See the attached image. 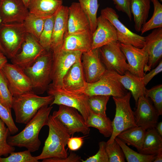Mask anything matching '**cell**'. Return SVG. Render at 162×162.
I'll use <instances>...</instances> for the list:
<instances>
[{
	"label": "cell",
	"mask_w": 162,
	"mask_h": 162,
	"mask_svg": "<svg viewBox=\"0 0 162 162\" xmlns=\"http://www.w3.org/2000/svg\"><path fill=\"white\" fill-rule=\"evenodd\" d=\"M162 71V61L161 60L158 65L154 69L152 70L148 73L145 74L142 78V80L146 86L152 78Z\"/></svg>",
	"instance_id": "obj_47"
},
{
	"label": "cell",
	"mask_w": 162,
	"mask_h": 162,
	"mask_svg": "<svg viewBox=\"0 0 162 162\" xmlns=\"http://www.w3.org/2000/svg\"><path fill=\"white\" fill-rule=\"evenodd\" d=\"M117 41L116 29L107 19L100 15L97 19V26L92 34L91 50L99 48Z\"/></svg>",
	"instance_id": "obj_20"
},
{
	"label": "cell",
	"mask_w": 162,
	"mask_h": 162,
	"mask_svg": "<svg viewBox=\"0 0 162 162\" xmlns=\"http://www.w3.org/2000/svg\"><path fill=\"white\" fill-rule=\"evenodd\" d=\"M120 46L128 62V70L142 78L145 74L144 68L148 61V55L146 50L143 47L140 48L120 43Z\"/></svg>",
	"instance_id": "obj_15"
},
{
	"label": "cell",
	"mask_w": 162,
	"mask_h": 162,
	"mask_svg": "<svg viewBox=\"0 0 162 162\" xmlns=\"http://www.w3.org/2000/svg\"><path fill=\"white\" fill-rule=\"evenodd\" d=\"M101 15L109 20L115 27L118 41L140 48L143 47L145 37L132 32L124 25L119 20L118 15L114 9L106 7L101 10Z\"/></svg>",
	"instance_id": "obj_12"
},
{
	"label": "cell",
	"mask_w": 162,
	"mask_h": 162,
	"mask_svg": "<svg viewBox=\"0 0 162 162\" xmlns=\"http://www.w3.org/2000/svg\"><path fill=\"white\" fill-rule=\"evenodd\" d=\"M59 106L58 110L54 111L52 115L70 135L76 133L85 135L89 134L90 128L83 117L76 109L64 105Z\"/></svg>",
	"instance_id": "obj_10"
},
{
	"label": "cell",
	"mask_w": 162,
	"mask_h": 162,
	"mask_svg": "<svg viewBox=\"0 0 162 162\" xmlns=\"http://www.w3.org/2000/svg\"><path fill=\"white\" fill-rule=\"evenodd\" d=\"M46 51L39 40L27 33L20 50L11 59L12 63L24 70L32 64Z\"/></svg>",
	"instance_id": "obj_14"
},
{
	"label": "cell",
	"mask_w": 162,
	"mask_h": 162,
	"mask_svg": "<svg viewBox=\"0 0 162 162\" xmlns=\"http://www.w3.org/2000/svg\"><path fill=\"white\" fill-rule=\"evenodd\" d=\"M145 97L150 98L159 116L162 115V85L160 84L150 89H146Z\"/></svg>",
	"instance_id": "obj_41"
},
{
	"label": "cell",
	"mask_w": 162,
	"mask_h": 162,
	"mask_svg": "<svg viewBox=\"0 0 162 162\" xmlns=\"http://www.w3.org/2000/svg\"><path fill=\"white\" fill-rule=\"evenodd\" d=\"M86 122L88 127L97 129L105 137H110L112 134V121L107 116L95 113L90 110Z\"/></svg>",
	"instance_id": "obj_30"
},
{
	"label": "cell",
	"mask_w": 162,
	"mask_h": 162,
	"mask_svg": "<svg viewBox=\"0 0 162 162\" xmlns=\"http://www.w3.org/2000/svg\"><path fill=\"white\" fill-rule=\"evenodd\" d=\"M25 5L27 7L30 0H22Z\"/></svg>",
	"instance_id": "obj_51"
},
{
	"label": "cell",
	"mask_w": 162,
	"mask_h": 162,
	"mask_svg": "<svg viewBox=\"0 0 162 162\" xmlns=\"http://www.w3.org/2000/svg\"><path fill=\"white\" fill-rule=\"evenodd\" d=\"M29 12L22 0H0L2 23H23Z\"/></svg>",
	"instance_id": "obj_18"
},
{
	"label": "cell",
	"mask_w": 162,
	"mask_h": 162,
	"mask_svg": "<svg viewBox=\"0 0 162 162\" xmlns=\"http://www.w3.org/2000/svg\"><path fill=\"white\" fill-rule=\"evenodd\" d=\"M45 19L29 13L23 24L26 32L39 40L44 27Z\"/></svg>",
	"instance_id": "obj_32"
},
{
	"label": "cell",
	"mask_w": 162,
	"mask_h": 162,
	"mask_svg": "<svg viewBox=\"0 0 162 162\" xmlns=\"http://www.w3.org/2000/svg\"><path fill=\"white\" fill-rule=\"evenodd\" d=\"M160 0V1L162 2V0Z\"/></svg>",
	"instance_id": "obj_53"
},
{
	"label": "cell",
	"mask_w": 162,
	"mask_h": 162,
	"mask_svg": "<svg viewBox=\"0 0 162 162\" xmlns=\"http://www.w3.org/2000/svg\"><path fill=\"white\" fill-rule=\"evenodd\" d=\"M36 156H33L27 150L24 151L13 152L5 158L0 157V162H38Z\"/></svg>",
	"instance_id": "obj_39"
},
{
	"label": "cell",
	"mask_w": 162,
	"mask_h": 162,
	"mask_svg": "<svg viewBox=\"0 0 162 162\" xmlns=\"http://www.w3.org/2000/svg\"><path fill=\"white\" fill-rule=\"evenodd\" d=\"M13 98L6 78L2 70L0 69V102L8 109L11 110Z\"/></svg>",
	"instance_id": "obj_38"
},
{
	"label": "cell",
	"mask_w": 162,
	"mask_h": 162,
	"mask_svg": "<svg viewBox=\"0 0 162 162\" xmlns=\"http://www.w3.org/2000/svg\"><path fill=\"white\" fill-rule=\"evenodd\" d=\"M130 92L124 96L112 97L116 105V113L112 125L113 131L107 144L112 143L118 135L122 132L131 128L137 126L133 111L130 106Z\"/></svg>",
	"instance_id": "obj_5"
},
{
	"label": "cell",
	"mask_w": 162,
	"mask_h": 162,
	"mask_svg": "<svg viewBox=\"0 0 162 162\" xmlns=\"http://www.w3.org/2000/svg\"><path fill=\"white\" fill-rule=\"evenodd\" d=\"M47 126L48 136L45 140L41 153L37 156L38 160L51 158H64L68 156L65 148L70 135L59 122L50 115Z\"/></svg>",
	"instance_id": "obj_2"
},
{
	"label": "cell",
	"mask_w": 162,
	"mask_h": 162,
	"mask_svg": "<svg viewBox=\"0 0 162 162\" xmlns=\"http://www.w3.org/2000/svg\"><path fill=\"white\" fill-rule=\"evenodd\" d=\"M52 108V106H48L41 108L22 130L17 134L8 136V143L14 147L25 148L31 152L38 151L41 144L39 133L44 126L47 125Z\"/></svg>",
	"instance_id": "obj_1"
},
{
	"label": "cell",
	"mask_w": 162,
	"mask_h": 162,
	"mask_svg": "<svg viewBox=\"0 0 162 162\" xmlns=\"http://www.w3.org/2000/svg\"><path fill=\"white\" fill-rule=\"evenodd\" d=\"M143 48L148 55L147 65L144 68L145 73L150 71L161 60L162 57V28L154 29L145 37Z\"/></svg>",
	"instance_id": "obj_19"
},
{
	"label": "cell",
	"mask_w": 162,
	"mask_h": 162,
	"mask_svg": "<svg viewBox=\"0 0 162 162\" xmlns=\"http://www.w3.org/2000/svg\"><path fill=\"white\" fill-rule=\"evenodd\" d=\"M151 0H131L130 8L136 31L141 32L146 22L150 8Z\"/></svg>",
	"instance_id": "obj_27"
},
{
	"label": "cell",
	"mask_w": 162,
	"mask_h": 162,
	"mask_svg": "<svg viewBox=\"0 0 162 162\" xmlns=\"http://www.w3.org/2000/svg\"><path fill=\"white\" fill-rule=\"evenodd\" d=\"M146 131L143 128L137 126L123 131L117 137L128 146L136 148L139 152L142 148Z\"/></svg>",
	"instance_id": "obj_29"
},
{
	"label": "cell",
	"mask_w": 162,
	"mask_h": 162,
	"mask_svg": "<svg viewBox=\"0 0 162 162\" xmlns=\"http://www.w3.org/2000/svg\"><path fill=\"white\" fill-rule=\"evenodd\" d=\"M105 149L109 158V162H124L125 157L121 147L115 140L112 143L107 144Z\"/></svg>",
	"instance_id": "obj_40"
},
{
	"label": "cell",
	"mask_w": 162,
	"mask_h": 162,
	"mask_svg": "<svg viewBox=\"0 0 162 162\" xmlns=\"http://www.w3.org/2000/svg\"><path fill=\"white\" fill-rule=\"evenodd\" d=\"M63 0H30L29 13L44 19L56 15L62 5Z\"/></svg>",
	"instance_id": "obj_25"
},
{
	"label": "cell",
	"mask_w": 162,
	"mask_h": 162,
	"mask_svg": "<svg viewBox=\"0 0 162 162\" xmlns=\"http://www.w3.org/2000/svg\"><path fill=\"white\" fill-rule=\"evenodd\" d=\"M100 59L106 69L123 75L128 70L126 58L122 51L120 43L112 42L99 48Z\"/></svg>",
	"instance_id": "obj_11"
},
{
	"label": "cell",
	"mask_w": 162,
	"mask_h": 162,
	"mask_svg": "<svg viewBox=\"0 0 162 162\" xmlns=\"http://www.w3.org/2000/svg\"><path fill=\"white\" fill-rule=\"evenodd\" d=\"M110 96L101 95L88 96V104L90 110L95 113L106 116V105Z\"/></svg>",
	"instance_id": "obj_35"
},
{
	"label": "cell",
	"mask_w": 162,
	"mask_h": 162,
	"mask_svg": "<svg viewBox=\"0 0 162 162\" xmlns=\"http://www.w3.org/2000/svg\"><path fill=\"white\" fill-rule=\"evenodd\" d=\"M154 6L152 17L142 26L141 31V34L150 31L162 28V4L158 0H151Z\"/></svg>",
	"instance_id": "obj_34"
},
{
	"label": "cell",
	"mask_w": 162,
	"mask_h": 162,
	"mask_svg": "<svg viewBox=\"0 0 162 162\" xmlns=\"http://www.w3.org/2000/svg\"><path fill=\"white\" fill-rule=\"evenodd\" d=\"M87 83L80 60L74 63L64 76L63 88L73 92L80 93L85 88Z\"/></svg>",
	"instance_id": "obj_22"
},
{
	"label": "cell",
	"mask_w": 162,
	"mask_h": 162,
	"mask_svg": "<svg viewBox=\"0 0 162 162\" xmlns=\"http://www.w3.org/2000/svg\"><path fill=\"white\" fill-rule=\"evenodd\" d=\"M2 69L13 97L33 92L31 81L23 70L14 64L8 62Z\"/></svg>",
	"instance_id": "obj_13"
},
{
	"label": "cell",
	"mask_w": 162,
	"mask_h": 162,
	"mask_svg": "<svg viewBox=\"0 0 162 162\" xmlns=\"http://www.w3.org/2000/svg\"><path fill=\"white\" fill-rule=\"evenodd\" d=\"M117 73L106 69L101 78L92 83H87L84 89L80 93L88 96L94 95H105L114 97H122L128 92L119 81Z\"/></svg>",
	"instance_id": "obj_6"
},
{
	"label": "cell",
	"mask_w": 162,
	"mask_h": 162,
	"mask_svg": "<svg viewBox=\"0 0 162 162\" xmlns=\"http://www.w3.org/2000/svg\"><path fill=\"white\" fill-rule=\"evenodd\" d=\"M117 76L124 88L130 91L136 104L139 97L145 95L146 88L141 78L135 75L128 70L126 71L123 75L117 74Z\"/></svg>",
	"instance_id": "obj_26"
},
{
	"label": "cell",
	"mask_w": 162,
	"mask_h": 162,
	"mask_svg": "<svg viewBox=\"0 0 162 162\" xmlns=\"http://www.w3.org/2000/svg\"><path fill=\"white\" fill-rule=\"evenodd\" d=\"M92 34L90 30L72 33L65 36L61 49L82 52L91 50Z\"/></svg>",
	"instance_id": "obj_24"
},
{
	"label": "cell",
	"mask_w": 162,
	"mask_h": 162,
	"mask_svg": "<svg viewBox=\"0 0 162 162\" xmlns=\"http://www.w3.org/2000/svg\"><path fill=\"white\" fill-rule=\"evenodd\" d=\"M117 10L123 12L127 15L131 20L132 14L130 8L131 0H112Z\"/></svg>",
	"instance_id": "obj_44"
},
{
	"label": "cell",
	"mask_w": 162,
	"mask_h": 162,
	"mask_svg": "<svg viewBox=\"0 0 162 162\" xmlns=\"http://www.w3.org/2000/svg\"><path fill=\"white\" fill-rule=\"evenodd\" d=\"M52 52V62L50 83L53 86L63 88V78L75 62L81 60L82 52L61 49Z\"/></svg>",
	"instance_id": "obj_9"
},
{
	"label": "cell",
	"mask_w": 162,
	"mask_h": 162,
	"mask_svg": "<svg viewBox=\"0 0 162 162\" xmlns=\"http://www.w3.org/2000/svg\"><path fill=\"white\" fill-rule=\"evenodd\" d=\"M52 52L45 51L30 66L23 70L29 78L33 92L37 94L46 91L52 81Z\"/></svg>",
	"instance_id": "obj_4"
},
{
	"label": "cell",
	"mask_w": 162,
	"mask_h": 162,
	"mask_svg": "<svg viewBox=\"0 0 162 162\" xmlns=\"http://www.w3.org/2000/svg\"><path fill=\"white\" fill-rule=\"evenodd\" d=\"M53 96H38L33 92L13 97L12 108L17 123L27 124L42 107L50 105Z\"/></svg>",
	"instance_id": "obj_3"
},
{
	"label": "cell",
	"mask_w": 162,
	"mask_h": 162,
	"mask_svg": "<svg viewBox=\"0 0 162 162\" xmlns=\"http://www.w3.org/2000/svg\"><path fill=\"white\" fill-rule=\"evenodd\" d=\"M88 30L90 29L85 13L79 2L72 3L68 7L67 29L65 36Z\"/></svg>",
	"instance_id": "obj_23"
},
{
	"label": "cell",
	"mask_w": 162,
	"mask_h": 162,
	"mask_svg": "<svg viewBox=\"0 0 162 162\" xmlns=\"http://www.w3.org/2000/svg\"><path fill=\"white\" fill-rule=\"evenodd\" d=\"M88 19L90 30L92 34L97 26V17L99 5L98 0H78Z\"/></svg>",
	"instance_id": "obj_31"
},
{
	"label": "cell",
	"mask_w": 162,
	"mask_h": 162,
	"mask_svg": "<svg viewBox=\"0 0 162 162\" xmlns=\"http://www.w3.org/2000/svg\"><path fill=\"white\" fill-rule=\"evenodd\" d=\"M8 128L0 118V157H7L15 151V147L10 145L7 142V139L11 134Z\"/></svg>",
	"instance_id": "obj_37"
},
{
	"label": "cell",
	"mask_w": 162,
	"mask_h": 162,
	"mask_svg": "<svg viewBox=\"0 0 162 162\" xmlns=\"http://www.w3.org/2000/svg\"><path fill=\"white\" fill-rule=\"evenodd\" d=\"M81 157L74 152H71L69 155L65 158H51L42 160L43 162H81Z\"/></svg>",
	"instance_id": "obj_45"
},
{
	"label": "cell",
	"mask_w": 162,
	"mask_h": 162,
	"mask_svg": "<svg viewBox=\"0 0 162 162\" xmlns=\"http://www.w3.org/2000/svg\"><path fill=\"white\" fill-rule=\"evenodd\" d=\"M27 33L23 23L1 22L0 43L7 57L11 59L19 52Z\"/></svg>",
	"instance_id": "obj_7"
},
{
	"label": "cell",
	"mask_w": 162,
	"mask_h": 162,
	"mask_svg": "<svg viewBox=\"0 0 162 162\" xmlns=\"http://www.w3.org/2000/svg\"><path fill=\"white\" fill-rule=\"evenodd\" d=\"M0 118L4 123L11 134H15L18 131L13 119L11 110L6 107L0 102Z\"/></svg>",
	"instance_id": "obj_42"
},
{
	"label": "cell",
	"mask_w": 162,
	"mask_h": 162,
	"mask_svg": "<svg viewBox=\"0 0 162 162\" xmlns=\"http://www.w3.org/2000/svg\"><path fill=\"white\" fill-rule=\"evenodd\" d=\"M55 16L45 19L44 27L39 39L40 44L47 51L51 50L52 37Z\"/></svg>",
	"instance_id": "obj_36"
},
{
	"label": "cell",
	"mask_w": 162,
	"mask_h": 162,
	"mask_svg": "<svg viewBox=\"0 0 162 162\" xmlns=\"http://www.w3.org/2000/svg\"><path fill=\"white\" fill-rule=\"evenodd\" d=\"M68 17V7L62 5L55 17L51 46L52 52L62 48L67 31Z\"/></svg>",
	"instance_id": "obj_21"
},
{
	"label": "cell",
	"mask_w": 162,
	"mask_h": 162,
	"mask_svg": "<svg viewBox=\"0 0 162 162\" xmlns=\"http://www.w3.org/2000/svg\"><path fill=\"white\" fill-rule=\"evenodd\" d=\"M162 151V136L155 128L146 130L142 148L139 152L140 153L156 155Z\"/></svg>",
	"instance_id": "obj_28"
},
{
	"label": "cell",
	"mask_w": 162,
	"mask_h": 162,
	"mask_svg": "<svg viewBox=\"0 0 162 162\" xmlns=\"http://www.w3.org/2000/svg\"><path fill=\"white\" fill-rule=\"evenodd\" d=\"M136 105L134 114L137 126L146 130L155 128L159 116L149 98L143 95L140 96Z\"/></svg>",
	"instance_id": "obj_16"
},
{
	"label": "cell",
	"mask_w": 162,
	"mask_h": 162,
	"mask_svg": "<svg viewBox=\"0 0 162 162\" xmlns=\"http://www.w3.org/2000/svg\"><path fill=\"white\" fill-rule=\"evenodd\" d=\"M46 91L48 95L54 97L50 106L62 105L75 108L82 116L86 122L90 111L88 104V96L82 93L73 92L63 88H55L50 83Z\"/></svg>",
	"instance_id": "obj_8"
},
{
	"label": "cell",
	"mask_w": 162,
	"mask_h": 162,
	"mask_svg": "<svg viewBox=\"0 0 162 162\" xmlns=\"http://www.w3.org/2000/svg\"><path fill=\"white\" fill-rule=\"evenodd\" d=\"M1 22H2V21H1V18H0V24L1 23ZM0 51L2 52L3 53H4V55H5V53H4V50H3V48H2L1 45L0 43Z\"/></svg>",
	"instance_id": "obj_52"
},
{
	"label": "cell",
	"mask_w": 162,
	"mask_h": 162,
	"mask_svg": "<svg viewBox=\"0 0 162 162\" xmlns=\"http://www.w3.org/2000/svg\"><path fill=\"white\" fill-rule=\"evenodd\" d=\"M153 162H162V151L158 153L156 155Z\"/></svg>",
	"instance_id": "obj_50"
},
{
	"label": "cell",
	"mask_w": 162,
	"mask_h": 162,
	"mask_svg": "<svg viewBox=\"0 0 162 162\" xmlns=\"http://www.w3.org/2000/svg\"><path fill=\"white\" fill-rule=\"evenodd\" d=\"M7 57L2 52L0 51V69H2L4 66L7 63Z\"/></svg>",
	"instance_id": "obj_48"
},
{
	"label": "cell",
	"mask_w": 162,
	"mask_h": 162,
	"mask_svg": "<svg viewBox=\"0 0 162 162\" xmlns=\"http://www.w3.org/2000/svg\"><path fill=\"white\" fill-rule=\"evenodd\" d=\"M155 128L158 134L162 136V122L158 123Z\"/></svg>",
	"instance_id": "obj_49"
},
{
	"label": "cell",
	"mask_w": 162,
	"mask_h": 162,
	"mask_svg": "<svg viewBox=\"0 0 162 162\" xmlns=\"http://www.w3.org/2000/svg\"><path fill=\"white\" fill-rule=\"evenodd\" d=\"M106 142L102 141L99 142V150L94 155L85 160L82 159V162H109V158L105 149Z\"/></svg>",
	"instance_id": "obj_43"
},
{
	"label": "cell",
	"mask_w": 162,
	"mask_h": 162,
	"mask_svg": "<svg viewBox=\"0 0 162 162\" xmlns=\"http://www.w3.org/2000/svg\"><path fill=\"white\" fill-rule=\"evenodd\" d=\"M81 62L86 80L88 83L97 81L106 71L100 59L99 48L82 52Z\"/></svg>",
	"instance_id": "obj_17"
},
{
	"label": "cell",
	"mask_w": 162,
	"mask_h": 162,
	"mask_svg": "<svg viewBox=\"0 0 162 162\" xmlns=\"http://www.w3.org/2000/svg\"><path fill=\"white\" fill-rule=\"evenodd\" d=\"M115 140L121 147L128 162H152L155 159L156 155L143 154L134 151L117 137Z\"/></svg>",
	"instance_id": "obj_33"
},
{
	"label": "cell",
	"mask_w": 162,
	"mask_h": 162,
	"mask_svg": "<svg viewBox=\"0 0 162 162\" xmlns=\"http://www.w3.org/2000/svg\"><path fill=\"white\" fill-rule=\"evenodd\" d=\"M84 137V136L70 137L67 143L68 148L72 151L78 150L83 144Z\"/></svg>",
	"instance_id": "obj_46"
}]
</instances>
